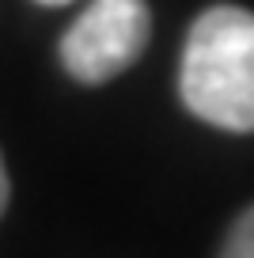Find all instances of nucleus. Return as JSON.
<instances>
[{
    "mask_svg": "<svg viewBox=\"0 0 254 258\" xmlns=\"http://www.w3.org/2000/svg\"><path fill=\"white\" fill-rule=\"evenodd\" d=\"M178 91L201 121L228 133H254V12L213 4L194 19Z\"/></svg>",
    "mask_w": 254,
    "mask_h": 258,
    "instance_id": "f257e3e1",
    "label": "nucleus"
},
{
    "mask_svg": "<svg viewBox=\"0 0 254 258\" xmlns=\"http://www.w3.org/2000/svg\"><path fill=\"white\" fill-rule=\"evenodd\" d=\"M148 0H91L61 38V64L80 84H106L144 53Z\"/></svg>",
    "mask_w": 254,
    "mask_h": 258,
    "instance_id": "f03ea898",
    "label": "nucleus"
},
{
    "mask_svg": "<svg viewBox=\"0 0 254 258\" xmlns=\"http://www.w3.org/2000/svg\"><path fill=\"white\" fill-rule=\"evenodd\" d=\"M220 258H254V205L235 217V224L224 235Z\"/></svg>",
    "mask_w": 254,
    "mask_h": 258,
    "instance_id": "7ed1b4c3",
    "label": "nucleus"
},
{
    "mask_svg": "<svg viewBox=\"0 0 254 258\" xmlns=\"http://www.w3.org/2000/svg\"><path fill=\"white\" fill-rule=\"evenodd\" d=\"M8 198H12V182H8V167H4V156H0V217L8 209Z\"/></svg>",
    "mask_w": 254,
    "mask_h": 258,
    "instance_id": "20e7f679",
    "label": "nucleus"
},
{
    "mask_svg": "<svg viewBox=\"0 0 254 258\" xmlns=\"http://www.w3.org/2000/svg\"><path fill=\"white\" fill-rule=\"evenodd\" d=\"M38 4H69V0H38Z\"/></svg>",
    "mask_w": 254,
    "mask_h": 258,
    "instance_id": "39448f33",
    "label": "nucleus"
}]
</instances>
